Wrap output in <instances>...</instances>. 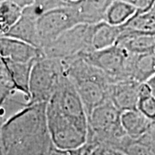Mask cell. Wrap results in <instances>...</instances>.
I'll return each mask as SVG.
<instances>
[{
    "label": "cell",
    "mask_w": 155,
    "mask_h": 155,
    "mask_svg": "<svg viewBox=\"0 0 155 155\" xmlns=\"http://www.w3.org/2000/svg\"><path fill=\"white\" fill-rule=\"evenodd\" d=\"M46 116L55 148L78 149L86 146L88 116L79 95L66 74L47 104Z\"/></svg>",
    "instance_id": "obj_1"
},
{
    "label": "cell",
    "mask_w": 155,
    "mask_h": 155,
    "mask_svg": "<svg viewBox=\"0 0 155 155\" xmlns=\"http://www.w3.org/2000/svg\"><path fill=\"white\" fill-rule=\"evenodd\" d=\"M48 103L26 105L3 122L1 155H51L55 147L50 135Z\"/></svg>",
    "instance_id": "obj_2"
},
{
    "label": "cell",
    "mask_w": 155,
    "mask_h": 155,
    "mask_svg": "<svg viewBox=\"0 0 155 155\" xmlns=\"http://www.w3.org/2000/svg\"><path fill=\"white\" fill-rule=\"evenodd\" d=\"M65 74L83 102L87 116L100 104L110 100L114 83L105 73L89 63L83 56L62 61Z\"/></svg>",
    "instance_id": "obj_3"
},
{
    "label": "cell",
    "mask_w": 155,
    "mask_h": 155,
    "mask_svg": "<svg viewBox=\"0 0 155 155\" xmlns=\"http://www.w3.org/2000/svg\"><path fill=\"white\" fill-rule=\"evenodd\" d=\"M122 112L110 100L95 108L88 116V139L86 146L93 148L105 147L117 151L127 136L121 122Z\"/></svg>",
    "instance_id": "obj_4"
},
{
    "label": "cell",
    "mask_w": 155,
    "mask_h": 155,
    "mask_svg": "<svg viewBox=\"0 0 155 155\" xmlns=\"http://www.w3.org/2000/svg\"><path fill=\"white\" fill-rule=\"evenodd\" d=\"M65 76L62 61L45 55L35 62L29 82V100L27 105L48 103Z\"/></svg>",
    "instance_id": "obj_5"
},
{
    "label": "cell",
    "mask_w": 155,
    "mask_h": 155,
    "mask_svg": "<svg viewBox=\"0 0 155 155\" xmlns=\"http://www.w3.org/2000/svg\"><path fill=\"white\" fill-rule=\"evenodd\" d=\"M93 24L78 23L61 34L42 48L46 57L61 61L81 56L93 51Z\"/></svg>",
    "instance_id": "obj_6"
},
{
    "label": "cell",
    "mask_w": 155,
    "mask_h": 155,
    "mask_svg": "<svg viewBox=\"0 0 155 155\" xmlns=\"http://www.w3.org/2000/svg\"><path fill=\"white\" fill-rule=\"evenodd\" d=\"M81 56L89 63L105 73L114 83L131 79V54L117 45L105 49L93 50Z\"/></svg>",
    "instance_id": "obj_7"
},
{
    "label": "cell",
    "mask_w": 155,
    "mask_h": 155,
    "mask_svg": "<svg viewBox=\"0 0 155 155\" xmlns=\"http://www.w3.org/2000/svg\"><path fill=\"white\" fill-rule=\"evenodd\" d=\"M77 24L78 22L76 16L68 4L46 11L37 20V31L41 50L61 34Z\"/></svg>",
    "instance_id": "obj_8"
},
{
    "label": "cell",
    "mask_w": 155,
    "mask_h": 155,
    "mask_svg": "<svg viewBox=\"0 0 155 155\" xmlns=\"http://www.w3.org/2000/svg\"><path fill=\"white\" fill-rule=\"evenodd\" d=\"M141 84L133 79L115 82L111 85L110 100L121 112L137 110Z\"/></svg>",
    "instance_id": "obj_9"
},
{
    "label": "cell",
    "mask_w": 155,
    "mask_h": 155,
    "mask_svg": "<svg viewBox=\"0 0 155 155\" xmlns=\"http://www.w3.org/2000/svg\"><path fill=\"white\" fill-rule=\"evenodd\" d=\"M0 54L2 58L22 63L37 61L44 55L42 50L37 47L7 36H1Z\"/></svg>",
    "instance_id": "obj_10"
},
{
    "label": "cell",
    "mask_w": 155,
    "mask_h": 155,
    "mask_svg": "<svg viewBox=\"0 0 155 155\" xmlns=\"http://www.w3.org/2000/svg\"><path fill=\"white\" fill-rule=\"evenodd\" d=\"M114 0H77L68 2L78 23L96 24L105 20L106 12Z\"/></svg>",
    "instance_id": "obj_11"
},
{
    "label": "cell",
    "mask_w": 155,
    "mask_h": 155,
    "mask_svg": "<svg viewBox=\"0 0 155 155\" xmlns=\"http://www.w3.org/2000/svg\"><path fill=\"white\" fill-rule=\"evenodd\" d=\"M132 54L155 51V33L135 30L123 26L116 44Z\"/></svg>",
    "instance_id": "obj_12"
},
{
    "label": "cell",
    "mask_w": 155,
    "mask_h": 155,
    "mask_svg": "<svg viewBox=\"0 0 155 155\" xmlns=\"http://www.w3.org/2000/svg\"><path fill=\"white\" fill-rule=\"evenodd\" d=\"M38 18V16L28 6L23 9L22 17H20L18 22L5 35L1 36L17 39L41 48L37 31Z\"/></svg>",
    "instance_id": "obj_13"
},
{
    "label": "cell",
    "mask_w": 155,
    "mask_h": 155,
    "mask_svg": "<svg viewBox=\"0 0 155 155\" xmlns=\"http://www.w3.org/2000/svg\"><path fill=\"white\" fill-rule=\"evenodd\" d=\"M117 151L126 155H155V123L138 138H130L127 135Z\"/></svg>",
    "instance_id": "obj_14"
},
{
    "label": "cell",
    "mask_w": 155,
    "mask_h": 155,
    "mask_svg": "<svg viewBox=\"0 0 155 155\" xmlns=\"http://www.w3.org/2000/svg\"><path fill=\"white\" fill-rule=\"evenodd\" d=\"M35 61L22 63V62H16L1 57V62L5 64L9 72L11 73V76L15 84L17 91L27 98V102H28L29 100L30 76Z\"/></svg>",
    "instance_id": "obj_15"
},
{
    "label": "cell",
    "mask_w": 155,
    "mask_h": 155,
    "mask_svg": "<svg viewBox=\"0 0 155 155\" xmlns=\"http://www.w3.org/2000/svg\"><path fill=\"white\" fill-rule=\"evenodd\" d=\"M155 75V51L132 54L130 61V78L140 83H146Z\"/></svg>",
    "instance_id": "obj_16"
},
{
    "label": "cell",
    "mask_w": 155,
    "mask_h": 155,
    "mask_svg": "<svg viewBox=\"0 0 155 155\" xmlns=\"http://www.w3.org/2000/svg\"><path fill=\"white\" fill-rule=\"evenodd\" d=\"M123 30V26H116L105 21L93 24L92 48L102 50L115 46Z\"/></svg>",
    "instance_id": "obj_17"
},
{
    "label": "cell",
    "mask_w": 155,
    "mask_h": 155,
    "mask_svg": "<svg viewBox=\"0 0 155 155\" xmlns=\"http://www.w3.org/2000/svg\"><path fill=\"white\" fill-rule=\"evenodd\" d=\"M121 122L125 133L130 138H138L147 132L154 124L138 110L122 112Z\"/></svg>",
    "instance_id": "obj_18"
},
{
    "label": "cell",
    "mask_w": 155,
    "mask_h": 155,
    "mask_svg": "<svg viewBox=\"0 0 155 155\" xmlns=\"http://www.w3.org/2000/svg\"><path fill=\"white\" fill-rule=\"evenodd\" d=\"M136 13V9L127 2L114 0L106 12L104 21L112 25L124 26Z\"/></svg>",
    "instance_id": "obj_19"
},
{
    "label": "cell",
    "mask_w": 155,
    "mask_h": 155,
    "mask_svg": "<svg viewBox=\"0 0 155 155\" xmlns=\"http://www.w3.org/2000/svg\"><path fill=\"white\" fill-rule=\"evenodd\" d=\"M23 8L8 1H0V31L1 35H5L22 17Z\"/></svg>",
    "instance_id": "obj_20"
},
{
    "label": "cell",
    "mask_w": 155,
    "mask_h": 155,
    "mask_svg": "<svg viewBox=\"0 0 155 155\" xmlns=\"http://www.w3.org/2000/svg\"><path fill=\"white\" fill-rule=\"evenodd\" d=\"M137 110L155 123V97L146 83L141 84Z\"/></svg>",
    "instance_id": "obj_21"
},
{
    "label": "cell",
    "mask_w": 155,
    "mask_h": 155,
    "mask_svg": "<svg viewBox=\"0 0 155 155\" xmlns=\"http://www.w3.org/2000/svg\"><path fill=\"white\" fill-rule=\"evenodd\" d=\"M124 27L144 32L155 33V12L150 11L144 14L136 15L130 19Z\"/></svg>",
    "instance_id": "obj_22"
},
{
    "label": "cell",
    "mask_w": 155,
    "mask_h": 155,
    "mask_svg": "<svg viewBox=\"0 0 155 155\" xmlns=\"http://www.w3.org/2000/svg\"><path fill=\"white\" fill-rule=\"evenodd\" d=\"M0 100L1 105L11 98L15 91H17L13 79L4 63H0Z\"/></svg>",
    "instance_id": "obj_23"
},
{
    "label": "cell",
    "mask_w": 155,
    "mask_h": 155,
    "mask_svg": "<svg viewBox=\"0 0 155 155\" xmlns=\"http://www.w3.org/2000/svg\"><path fill=\"white\" fill-rule=\"evenodd\" d=\"M128 3L136 9V15L147 13L152 10L155 4V0H122ZM135 15V16H136Z\"/></svg>",
    "instance_id": "obj_24"
},
{
    "label": "cell",
    "mask_w": 155,
    "mask_h": 155,
    "mask_svg": "<svg viewBox=\"0 0 155 155\" xmlns=\"http://www.w3.org/2000/svg\"><path fill=\"white\" fill-rule=\"evenodd\" d=\"M88 147V146H87ZM89 148V153L88 155H116V150L111 149L109 147H90Z\"/></svg>",
    "instance_id": "obj_25"
},
{
    "label": "cell",
    "mask_w": 155,
    "mask_h": 155,
    "mask_svg": "<svg viewBox=\"0 0 155 155\" xmlns=\"http://www.w3.org/2000/svg\"><path fill=\"white\" fill-rule=\"evenodd\" d=\"M85 147L78 148V149H69V150H63L54 148L51 155H84V151H85Z\"/></svg>",
    "instance_id": "obj_26"
},
{
    "label": "cell",
    "mask_w": 155,
    "mask_h": 155,
    "mask_svg": "<svg viewBox=\"0 0 155 155\" xmlns=\"http://www.w3.org/2000/svg\"><path fill=\"white\" fill-rule=\"evenodd\" d=\"M8 1H11V2H13V3L17 4V5H20L23 9L28 7V6L31 5H33L34 2H35V0H8Z\"/></svg>",
    "instance_id": "obj_27"
},
{
    "label": "cell",
    "mask_w": 155,
    "mask_h": 155,
    "mask_svg": "<svg viewBox=\"0 0 155 155\" xmlns=\"http://www.w3.org/2000/svg\"><path fill=\"white\" fill-rule=\"evenodd\" d=\"M146 84L148 85V87H149L152 94L155 97V75H153L151 78H149V79L146 82Z\"/></svg>",
    "instance_id": "obj_28"
},
{
    "label": "cell",
    "mask_w": 155,
    "mask_h": 155,
    "mask_svg": "<svg viewBox=\"0 0 155 155\" xmlns=\"http://www.w3.org/2000/svg\"><path fill=\"white\" fill-rule=\"evenodd\" d=\"M89 153V148L88 147L86 146V147H85V151H84V155H88Z\"/></svg>",
    "instance_id": "obj_29"
},
{
    "label": "cell",
    "mask_w": 155,
    "mask_h": 155,
    "mask_svg": "<svg viewBox=\"0 0 155 155\" xmlns=\"http://www.w3.org/2000/svg\"><path fill=\"white\" fill-rule=\"evenodd\" d=\"M67 3H68V2H73V1H77V0H65Z\"/></svg>",
    "instance_id": "obj_30"
}]
</instances>
